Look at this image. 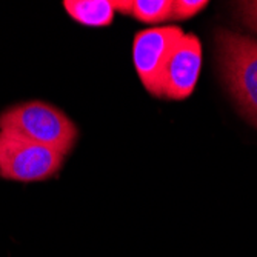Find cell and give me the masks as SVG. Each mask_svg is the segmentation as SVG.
I'll use <instances>...</instances> for the list:
<instances>
[{
    "label": "cell",
    "mask_w": 257,
    "mask_h": 257,
    "mask_svg": "<svg viewBox=\"0 0 257 257\" xmlns=\"http://www.w3.org/2000/svg\"><path fill=\"white\" fill-rule=\"evenodd\" d=\"M0 131L13 133L66 156L77 140V126L59 108L31 100L10 106L0 114Z\"/></svg>",
    "instance_id": "cell-1"
},
{
    "label": "cell",
    "mask_w": 257,
    "mask_h": 257,
    "mask_svg": "<svg viewBox=\"0 0 257 257\" xmlns=\"http://www.w3.org/2000/svg\"><path fill=\"white\" fill-rule=\"evenodd\" d=\"M217 60L222 79L237 108L257 128V40L219 30Z\"/></svg>",
    "instance_id": "cell-2"
},
{
    "label": "cell",
    "mask_w": 257,
    "mask_h": 257,
    "mask_svg": "<svg viewBox=\"0 0 257 257\" xmlns=\"http://www.w3.org/2000/svg\"><path fill=\"white\" fill-rule=\"evenodd\" d=\"M65 156L13 133L0 131V177L14 182H42L56 176Z\"/></svg>",
    "instance_id": "cell-3"
},
{
    "label": "cell",
    "mask_w": 257,
    "mask_h": 257,
    "mask_svg": "<svg viewBox=\"0 0 257 257\" xmlns=\"http://www.w3.org/2000/svg\"><path fill=\"white\" fill-rule=\"evenodd\" d=\"M179 27H154L136 34L133 42V63L145 89L162 97V74L174 46L183 37Z\"/></svg>",
    "instance_id": "cell-4"
},
{
    "label": "cell",
    "mask_w": 257,
    "mask_h": 257,
    "mask_svg": "<svg viewBox=\"0 0 257 257\" xmlns=\"http://www.w3.org/2000/svg\"><path fill=\"white\" fill-rule=\"evenodd\" d=\"M202 69V43L193 33H185L167 62L162 74V97L188 99L197 85Z\"/></svg>",
    "instance_id": "cell-5"
},
{
    "label": "cell",
    "mask_w": 257,
    "mask_h": 257,
    "mask_svg": "<svg viewBox=\"0 0 257 257\" xmlns=\"http://www.w3.org/2000/svg\"><path fill=\"white\" fill-rule=\"evenodd\" d=\"M63 8L74 22L92 28L109 27L115 16L112 0H65Z\"/></svg>",
    "instance_id": "cell-6"
},
{
    "label": "cell",
    "mask_w": 257,
    "mask_h": 257,
    "mask_svg": "<svg viewBox=\"0 0 257 257\" xmlns=\"http://www.w3.org/2000/svg\"><path fill=\"white\" fill-rule=\"evenodd\" d=\"M173 0H134L131 17L144 23H162L171 20Z\"/></svg>",
    "instance_id": "cell-7"
},
{
    "label": "cell",
    "mask_w": 257,
    "mask_h": 257,
    "mask_svg": "<svg viewBox=\"0 0 257 257\" xmlns=\"http://www.w3.org/2000/svg\"><path fill=\"white\" fill-rule=\"evenodd\" d=\"M208 7L206 0H173L171 20H188Z\"/></svg>",
    "instance_id": "cell-8"
},
{
    "label": "cell",
    "mask_w": 257,
    "mask_h": 257,
    "mask_svg": "<svg viewBox=\"0 0 257 257\" xmlns=\"http://www.w3.org/2000/svg\"><path fill=\"white\" fill-rule=\"evenodd\" d=\"M239 13L243 23L257 33V2H242L239 4Z\"/></svg>",
    "instance_id": "cell-9"
},
{
    "label": "cell",
    "mask_w": 257,
    "mask_h": 257,
    "mask_svg": "<svg viewBox=\"0 0 257 257\" xmlns=\"http://www.w3.org/2000/svg\"><path fill=\"white\" fill-rule=\"evenodd\" d=\"M112 4H114L115 13H120L123 16H130L131 17L134 0H112Z\"/></svg>",
    "instance_id": "cell-10"
}]
</instances>
